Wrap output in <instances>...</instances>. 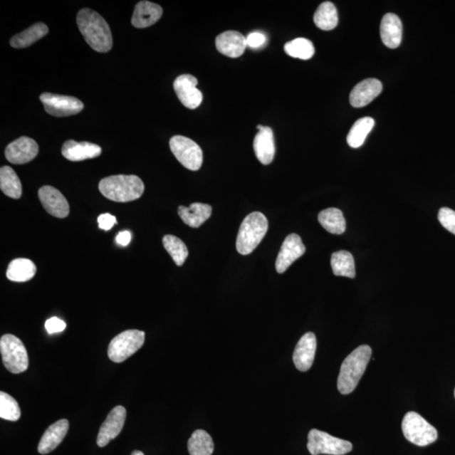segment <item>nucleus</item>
Returning <instances> with one entry per match:
<instances>
[{
	"label": "nucleus",
	"instance_id": "nucleus-29",
	"mask_svg": "<svg viewBox=\"0 0 455 455\" xmlns=\"http://www.w3.org/2000/svg\"><path fill=\"white\" fill-rule=\"evenodd\" d=\"M0 188L8 197L19 199L22 195V186L19 177L10 167L0 169Z\"/></svg>",
	"mask_w": 455,
	"mask_h": 455
},
{
	"label": "nucleus",
	"instance_id": "nucleus-32",
	"mask_svg": "<svg viewBox=\"0 0 455 455\" xmlns=\"http://www.w3.org/2000/svg\"><path fill=\"white\" fill-rule=\"evenodd\" d=\"M190 455H212L214 444L209 434L199 429L192 434L187 444Z\"/></svg>",
	"mask_w": 455,
	"mask_h": 455
},
{
	"label": "nucleus",
	"instance_id": "nucleus-1",
	"mask_svg": "<svg viewBox=\"0 0 455 455\" xmlns=\"http://www.w3.org/2000/svg\"><path fill=\"white\" fill-rule=\"evenodd\" d=\"M77 25L86 43L98 53H108L113 45L111 29L104 18L90 9L77 15Z\"/></svg>",
	"mask_w": 455,
	"mask_h": 455
},
{
	"label": "nucleus",
	"instance_id": "nucleus-20",
	"mask_svg": "<svg viewBox=\"0 0 455 455\" xmlns=\"http://www.w3.org/2000/svg\"><path fill=\"white\" fill-rule=\"evenodd\" d=\"M101 154L99 145L89 142H76L68 140L62 148L63 157L70 162H82V160L98 157Z\"/></svg>",
	"mask_w": 455,
	"mask_h": 455
},
{
	"label": "nucleus",
	"instance_id": "nucleus-6",
	"mask_svg": "<svg viewBox=\"0 0 455 455\" xmlns=\"http://www.w3.org/2000/svg\"><path fill=\"white\" fill-rule=\"evenodd\" d=\"M0 352L4 365L11 373L21 374L28 369V354L24 344L16 335H3L0 339Z\"/></svg>",
	"mask_w": 455,
	"mask_h": 455
},
{
	"label": "nucleus",
	"instance_id": "nucleus-38",
	"mask_svg": "<svg viewBox=\"0 0 455 455\" xmlns=\"http://www.w3.org/2000/svg\"><path fill=\"white\" fill-rule=\"evenodd\" d=\"M266 38L263 33L259 31L251 32L246 38L248 47L251 48H259L266 43Z\"/></svg>",
	"mask_w": 455,
	"mask_h": 455
},
{
	"label": "nucleus",
	"instance_id": "nucleus-15",
	"mask_svg": "<svg viewBox=\"0 0 455 455\" xmlns=\"http://www.w3.org/2000/svg\"><path fill=\"white\" fill-rule=\"evenodd\" d=\"M38 197L46 211L54 217L63 219L70 214L68 201L56 188L51 186L41 187Z\"/></svg>",
	"mask_w": 455,
	"mask_h": 455
},
{
	"label": "nucleus",
	"instance_id": "nucleus-14",
	"mask_svg": "<svg viewBox=\"0 0 455 455\" xmlns=\"http://www.w3.org/2000/svg\"><path fill=\"white\" fill-rule=\"evenodd\" d=\"M38 145L34 140L21 137L7 146L6 157L12 164H23L33 160L38 156Z\"/></svg>",
	"mask_w": 455,
	"mask_h": 455
},
{
	"label": "nucleus",
	"instance_id": "nucleus-3",
	"mask_svg": "<svg viewBox=\"0 0 455 455\" xmlns=\"http://www.w3.org/2000/svg\"><path fill=\"white\" fill-rule=\"evenodd\" d=\"M99 190L109 200L127 202L140 199L145 192V184L135 174H117L103 179Z\"/></svg>",
	"mask_w": 455,
	"mask_h": 455
},
{
	"label": "nucleus",
	"instance_id": "nucleus-42",
	"mask_svg": "<svg viewBox=\"0 0 455 455\" xmlns=\"http://www.w3.org/2000/svg\"><path fill=\"white\" fill-rule=\"evenodd\" d=\"M454 397H455V389H454Z\"/></svg>",
	"mask_w": 455,
	"mask_h": 455
},
{
	"label": "nucleus",
	"instance_id": "nucleus-35",
	"mask_svg": "<svg viewBox=\"0 0 455 455\" xmlns=\"http://www.w3.org/2000/svg\"><path fill=\"white\" fill-rule=\"evenodd\" d=\"M0 417L2 419L16 422L21 417L19 404L11 395L0 392Z\"/></svg>",
	"mask_w": 455,
	"mask_h": 455
},
{
	"label": "nucleus",
	"instance_id": "nucleus-34",
	"mask_svg": "<svg viewBox=\"0 0 455 455\" xmlns=\"http://www.w3.org/2000/svg\"><path fill=\"white\" fill-rule=\"evenodd\" d=\"M164 249L172 257L174 263L181 266L185 263L188 256L187 247L180 239L177 236L167 234L163 238Z\"/></svg>",
	"mask_w": 455,
	"mask_h": 455
},
{
	"label": "nucleus",
	"instance_id": "nucleus-39",
	"mask_svg": "<svg viewBox=\"0 0 455 455\" xmlns=\"http://www.w3.org/2000/svg\"><path fill=\"white\" fill-rule=\"evenodd\" d=\"M98 221L101 229L110 231L117 224V219L112 214H103L99 216Z\"/></svg>",
	"mask_w": 455,
	"mask_h": 455
},
{
	"label": "nucleus",
	"instance_id": "nucleus-28",
	"mask_svg": "<svg viewBox=\"0 0 455 455\" xmlns=\"http://www.w3.org/2000/svg\"><path fill=\"white\" fill-rule=\"evenodd\" d=\"M375 123L374 119L370 117L358 119L348 132L347 141L349 146L357 149L364 145L367 136L373 130Z\"/></svg>",
	"mask_w": 455,
	"mask_h": 455
},
{
	"label": "nucleus",
	"instance_id": "nucleus-36",
	"mask_svg": "<svg viewBox=\"0 0 455 455\" xmlns=\"http://www.w3.org/2000/svg\"><path fill=\"white\" fill-rule=\"evenodd\" d=\"M441 224L449 232L455 234V212L449 208H442L439 212Z\"/></svg>",
	"mask_w": 455,
	"mask_h": 455
},
{
	"label": "nucleus",
	"instance_id": "nucleus-11",
	"mask_svg": "<svg viewBox=\"0 0 455 455\" xmlns=\"http://www.w3.org/2000/svg\"><path fill=\"white\" fill-rule=\"evenodd\" d=\"M305 252V246L300 236L296 234H289L283 243L276 261V270L278 273L286 272L294 261L300 258Z\"/></svg>",
	"mask_w": 455,
	"mask_h": 455
},
{
	"label": "nucleus",
	"instance_id": "nucleus-27",
	"mask_svg": "<svg viewBox=\"0 0 455 455\" xmlns=\"http://www.w3.org/2000/svg\"><path fill=\"white\" fill-rule=\"evenodd\" d=\"M321 226L333 234H342L346 231V220L341 210L330 208L321 211L318 216Z\"/></svg>",
	"mask_w": 455,
	"mask_h": 455
},
{
	"label": "nucleus",
	"instance_id": "nucleus-17",
	"mask_svg": "<svg viewBox=\"0 0 455 455\" xmlns=\"http://www.w3.org/2000/svg\"><path fill=\"white\" fill-rule=\"evenodd\" d=\"M382 90V83L379 80L367 79L354 87L349 100L353 108H364L379 96Z\"/></svg>",
	"mask_w": 455,
	"mask_h": 455
},
{
	"label": "nucleus",
	"instance_id": "nucleus-23",
	"mask_svg": "<svg viewBox=\"0 0 455 455\" xmlns=\"http://www.w3.org/2000/svg\"><path fill=\"white\" fill-rule=\"evenodd\" d=\"M68 427H70V424L66 419L59 420L51 425L41 436L38 445V452L41 454H47L53 451L66 438Z\"/></svg>",
	"mask_w": 455,
	"mask_h": 455
},
{
	"label": "nucleus",
	"instance_id": "nucleus-21",
	"mask_svg": "<svg viewBox=\"0 0 455 455\" xmlns=\"http://www.w3.org/2000/svg\"><path fill=\"white\" fill-rule=\"evenodd\" d=\"M402 23L399 18L392 13L386 14L380 25L381 39L386 47L397 48L402 43Z\"/></svg>",
	"mask_w": 455,
	"mask_h": 455
},
{
	"label": "nucleus",
	"instance_id": "nucleus-18",
	"mask_svg": "<svg viewBox=\"0 0 455 455\" xmlns=\"http://www.w3.org/2000/svg\"><path fill=\"white\" fill-rule=\"evenodd\" d=\"M258 132L253 142L257 159L263 164L272 163L275 155V142L273 132L269 127L257 126Z\"/></svg>",
	"mask_w": 455,
	"mask_h": 455
},
{
	"label": "nucleus",
	"instance_id": "nucleus-30",
	"mask_svg": "<svg viewBox=\"0 0 455 455\" xmlns=\"http://www.w3.org/2000/svg\"><path fill=\"white\" fill-rule=\"evenodd\" d=\"M330 265H332L334 275L350 278H355V263L350 252L340 251L333 253Z\"/></svg>",
	"mask_w": 455,
	"mask_h": 455
},
{
	"label": "nucleus",
	"instance_id": "nucleus-31",
	"mask_svg": "<svg viewBox=\"0 0 455 455\" xmlns=\"http://www.w3.org/2000/svg\"><path fill=\"white\" fill-rule=\"evenodd\" d=\"M314 21L318 28L323 31L333 30L338 24L337 8L332 2H324L317 9Z\"/></svg>",
	"mask_w": 455,
	"mask_h": 455
},
{
	"label": "nucleus",
	"instance_id": "nucleus-2",
	"mask_svg": "<svg viewBox=\"0 0 455 455\" xmlns=\"http://www.w3.org/2000/svg\"><path fill=\"white\" fill-rule=\"evenodd\" d=\"M372 356V349L362 345L345 358L338 380L339 392L348 394L356 389Z\"/></svg>",
	"mask_w": 455,
	"mask_h": 455
},
{
	"label": "nucleus",
	"instance_id": "nucleus-13",
	"mask_svg": "<svg viewBox=\"0 0 455 455\" xmlns=\"http://www.w3.org/2000/svg\"><path fill=\"white\" fill-rule=\"evenodd\" d=\"M127 412L122 406H117L110 412L107 419L101 425L98 436L99 447L103 448L120 434L125 424Z\"/></svg>",
	"mask_w": 455,
	"mask_h": 455
},
{
	"label": "nucleus",
	"instance_id": "nucleus-37",
	"mask_svg": "<svg viewBox=\"0 0 455 455\" xmlns=\"http://www.w3.org/2000/svg\"><path fill=\"white\" fill-rule=\"evenodd\" d=\"M45 328L48 334L62 333L63 330H66V324L58 317H52V318L46 321Z\"/></svg>",
	"mask_w": 455,
	"mask_h": 455
},
{
	"label": "nucleus",
	"instance_id": "nucleus-9",
	"mask_svg": "<svg viewBox=\"0 0 455 455\" xmlns=\"http://www.w3.org/2000/svg\"><path fill=\"white\" fill-rule=\"evenodd\" d=\"M169 148L179 162L190 171H199L202 164V151L196 142L184 136H174Z\"/></svg>",
	"mask_w": 455,
	"mask_h": 455
},
{
	"label": "nucleus",
	"instance_id": "nucleus-26",
	"mask_svg": "<svg viewBox=\"0 0 455 455\" xmlns=\"http://www.w3.org/2000/svg\"><path fill=\"white\" fill-rule=\"evenodd\" d=\"M36 266L33 261L29 259L18 258L13 260L9 264L6 277L12 282H27L34 277Z\"/></svg>",
	"mask_w": 455,
	"mask_h": 455
},
{
	"label": "nucleus",
	"instance_id": "nucleus-40",
	"mask_svg": "<svg viewBox=\"0 0 455 455\" xmlns=\"http://www.w3.org/2000/svg\"><path fill=\"white\" fill-rule=\"evenodd\" d=\"M132 234L130 231H122L117 234L116 241L119 246H127L130 243Z\"/></svg>",
	"mask_w": 455,
	"mask_h": 455
},
{
	"label": "nucleus",
	"instance_id": "nucleus-5",
	"mask_svg": "<svg viewBox=\"0 0 455 455\" xmlns=\"http://www.w3.org/2000/svg\"><path fill=\"white\" fill-rule=\"evenodd\" d=\"M402 427L404 438L421 447L433 444L438 439V431L435 427L415 412L404 415Z\"/></svg>",
	"mask_w": 455,
	"mask_h": 455
},
{
	"label": "nucleus",
	"instance_id": "nucleus-10",
	"mask_svg": "<svg viewBox=\"0 0 455 455\" xmlns=\"http://www.w3.org/2000/svg\"><path fill=\"white\" fill-rule=\"evenodd\" d=\"M40 100L46 112L53 117L73 116L84 109L82 101L73 96L43 93L41 95Z\"/></svg>",
	"mask_w": 455,
	"mask_h": 455
},
{
	"label": "nucleus",
	"instance_id": "nucleus-33",
	"mask_svg": "<svg viewBox=\"0 0 455 455\" xmlns=\"http://www.w3.org/2000/svg\"><path fill=\"white\" fill-rule=\"evenodd\" d=\"M285 53L288 56L308 61L314 56L315 50L312 41L305 38H296L284 46Z\"/></svg>",
	"mask_w": 455,
	"mask_h": 455
},
{
	"label": "nucleus",
	"instance_id": "nucleus-24",
	"mask_svg": "<svg viewBox=\"0 0 455 455\" xmlns=\"http://www.w3.org/2000/svg\"><path fill=\"white\" fill-rule=\"evenodd\" d=\"M178 214L188 226L199 228L211 217L212 206L201 204V202H195L188 208L184 206H179Z\"/></svg>",
	"mask_w": 455,
	"mask_h": 455
},
{
	"label": "nucleus",
	"instance_id": "nucleus-19",
	"mask_svg": "<svg viewBox=\"0 0 455 455\" xmlns=\"http://www.w3.org/2000/svg\"><path fill=\"white\" fill-rule=\"evenodd\" d=\"M246 47V38L236 31H225L216 38V48L219 52L229 58L241 57Z\"/></svg>",
	"mask_w": 455,
	"mask_h": 455
},
{
	"label": "nucleus",
	"instance_id": "nucleus-4",
	"mask_svg": "<svg viewBox=\"0 0 455 455\" xmlns=\"http://www.w3.org/2000/svg\"><path fill=\"white\" fill-rule=\"evenodd\" d=\"M268 231V219L260 212L247 215L239 229L236 249L243 256L256 250Z\"/></svg>",
	"mask_w": 455,
	"mask_h": 455
},
{
	"label": "nucleus",
	"instance_id": "nucleus-22",
	"mask_svg": "<svg viewBox=\"0 0 455 455\" xmlns=\"http://www.w3.org/2000/svg\"><path fill=\"white\" fill-rule=\"evenodd\" d=\"M163 14L162 8L155 3L141 1L136 4L132 17V25L136 28H146L155 24Z\"/></svg>",
	"mask_w": 455,
	"mask_h": 455
},
{
	"label": "nucleus",
	"instance_id": "nucleus-25",
	"mask_svg": "<svg viewBox=\"0 0 455 455\" xmlns=\"http://www.w3.org/2000/svg\"><path fill=\"white\" fill-rule=\"evenodd\" d=\"M48 31V27L44 23H36L21 33L14 36L11 40V47L15 48H28L36 41L44 38Z\"/></svg>",
	"mask_w": 455,
	"mask_h": 455
},
{
	"label": "nucleus",
	"instance_id": "nucleus-8",
	"mask_svg": "<svg viewBox=\"0 0 455 455\" xmlns=\"http://www.w3.org/2000/svg\"><path fill=\"white\" fill-rule=\"evenodd\" d=\"M307 448L312 455H344L352 451V444L325 432L312 429L308 435Z\"/></svg>",
	"mask_w": 455,
	"mask_h": 455
},
{
	"label": "nucleus",
	"instance_id": "nucleus-41",
	"mask_svg": "<svg viewBox=\"0 0 455 455\" xmlns=\"http://www.w3.org/2000/svg\"><path fill=\"white\" fill-rule=\"evenodd\" d=\"M131 455H145V454L144 453L139 451V450H135V451H133Z\"/></svg>",
	"mask_w": 455,
	"mask_h": 455
},
{
	"label": "nucleus",
	"instance_id": "nucleus-16",
	"mask_svg": "<svg viewBox=\"0 0 455 455\" xmlns=\"http://www.w3.org/2000/svg\"><path fill=\"white\" fill-rule=\"evenodd\" d=\"M317 342L313 333H307L303 335L294 349L293 360L298 370L306 372L313 365Z\"/></svg>",
	"mask_w": 455,
	"mask_h": 455
},
{
	"label": "nucleus",
	"instance_id": "nucleus-7",
	"mask_svg": "<svg viewBox=\"0 0 455 455\" xmlns=\"http://www.w3.org/2000/svg\"><path fill=\"white\" fill-rule=\"evenodd\" d=\"M145 333L139 330H127L110 342L108 357L114 362H122L140 350L145 343Z\"/></svg>",
	"mask_w": 455,
	"mask_h": 455
},
{
	"label": "nucleus",
	"instance_id": "nucleus-12",
	"mask_svg": "<svg viewBox=\"0 0 455 455\" xmlns=\"http://www.w3.org/2000/svg\"><path fill=\"white\" fill-rule=\"evenodd\" d=\"M197 85V80L191 75L178 76L174 82V92L187 108L196 109L202 103V94Z\"/></svg>",
	"mask_w": 455,
	"mask_h": 455
}]
</instances>
